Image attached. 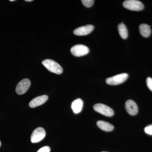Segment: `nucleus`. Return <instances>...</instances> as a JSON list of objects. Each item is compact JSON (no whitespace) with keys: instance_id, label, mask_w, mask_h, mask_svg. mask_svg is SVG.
Masks as SVG:
<instances>
[{"instance_id":"nucleus-1","label":"nucleus","mask_w":152,"mask_h":152,"mask_svg":"<svg viewBox=\"0 0 152 152\" xmlns=\"http://www.w3.org/2000/svg\"><path fill=\"white\" fill-rule=\"evenodd\" d=\"M44 66L47 68L50 72L54 73L60 75L63 72V69L62 67L53 60L45 59L42 62Z\"/></svg>"},{"instance_id":"nucleus-2","label":"nucleus","mask_w":152,"mask_h":152,"mask_svg":"<svg viewBox=\"0 0 152 152\" xmlns=\"http://www.w3.org/2000/svg\"><path fill=\"white\" fill-rule=\"evenodd\" d=\"M123 6L125 8L132 11H140L143 10V4L137 0H127L123 3Z\"/></svg>"},{"instance_id":"nucleus-3","label":"nucleus","mask_w":152,"mask_h":152,"mask_svg":"<svg viewBox=\"0 0 152 152\" xmlns=\"http://www.w3.org/2000/svg\"><path fill=\"white\" fill-rule=\"evenodd\" d=\"M95 111L98 112L104 115L107 117H112L114 115L113 110L109 106L104 104L98 103L94 106Z\"/></svg>"},{"instance_id":"nucleus-4","label":"nucleus","mask_w":152,"mask_h":152,"mask_svg":"<svg viewBox=\"0 0 152 152\" xmlns=\"http://www.w3.org/2000/svg\"><path fill=\"white\" fill-rule=\"evenodd\" d=\"M129 75L127 73L119 74L117 75L108 78L106 79V82L108 84L113 86L119 85L126 81Z\"/></svg>"},{"instance_id":"nucleus-5","label":"nucleus","mask_w":152,"mask_h":152,"mask_svg":"<svg viewBox=\"0 0 152 152\" xmlns=\"http://www.w3.org/2000/svg\"><path fill=\"white\" fill-rule=\"evenodd\" d=\"M89 49L86 45H77L72 47L71 52L72 54L76 57H81L88 54Z\"/></svg>"},{"instance_id":"nucleus-6","label":"nucleus","mask_w":152,"mask_h":152,"mask_svg":"<svg viewBox=\"0 0 152 152\" xmlns=\"http://www.w3.org/2000/svg\"><path fill=\"white\" fill-rule=\"evenodd\" d=\"M45 136V131L43 128H37L32 133L31 137V142L33 143L38 142L42 140Z\"/></svg>"},{"instance_id":"nucleus-7","label":"nucleus","mask_w":152,"mask_h":152,"mask_svg":"<svg viewBox=\"0 0 152 152\" xmlns=\"http://www.w3.org/2000/svg\"><path fill=\"white\" fill-rule=\"evenodd\" d=\"M31 86V82L28 79H24L20 81L17 86L16 92L18 94L22 95L26 92Z\"/></svg>"},{"instance_id":"nucleus-8","label":"nucleus","mask_w":152,"mask_h":152,"mask_svg":"<svg viewBox=\"0 0 152 152\" xmlns=\"http://www.w3.org/2000/svg\"><path fill=\"white\" fill-rule=\"evenodd\" d=\"M94 29L93 25H88L77 28L74 30V34L77 36H86L91 32Z\"/></svg>"},{"instance_id":"nucleus-9","label":"nucleus","mask_w":152,"mask_h":152,"mask_svg":"<svg viewBox=\"0 0 152 152\" xmlns=\"http://www.w3.org/2000/svg\"><path fill=\"white\" fill-rule=\"evenodd\" d=\"M125 108L128 113L131 115H135L138 112V108L137 104L132 100H129L126 102Z\"/></svg>"},{"instance_id":"nucleus-10","label":"nucleus","mask_w":152,"mask_h":152,"mask_svg":"<svg viewBox=\"0 0 152 152\" xmlns=\"http://www.w3.org/2000/svg\"><path fill=\"white\" fill-rule=\"evenodd\" d=\"M48 97L47 95H42L37 97L30 102L29 105L31 108H34L45 103L48 100Z\"/></svg>"},{"instance_id":"nucleus-11","label":"nucleus","mask_w":152,"mask_h":152,"mask_svg":"<svg viewBox=\"0 0 152 152\" xmlns=\"http://www.w3.org/2000/svg\"><path fill=\"white\" fill-rule=\"evenodd\" d=\"M83 104V102L81 99H77L74 100L71 105L72 110L74 113L75 114H78L81 111Z\"/></svg>"},{"instance_id":"nucleus-12","label":"nucleus","mask_w":152,"mask_h":152,"mask_svg":"<svg viewBox=\"0 0 152 152\" xmlns=\"http://www.w3.org/2000/svg\"><path fill=\"white\" fill-rule=\"evenodd\" d=\"M97 125L101 129L105 132H111L114 129L113 125L104 121H98L97 122Z\"/></svg>"},{"instance_id":"nucleus-13","label":"nucleus","mask_w":152,"mask_h":152,"mask_svg":"<svg viewBox=\"0 0 152 152\" xmlns=\"http://www.w3.org/2000/svg\"><path fill=\"white\" fill-rule=\"evenodd\" d=\"M139 31L141 35L144 37H148L151 33L150 26L146 24H142L139 26Z\"/></svg>"},{"instance_id":"nucleus-14","label":"nucleus","mask_w":152,"mask_h":152,"mask_svg":"<svg viewBox=\"0 0 152 152\" xmlns=\"http://www.w3.org/2000/svg\"><path fill=\"white\" fill-rule=\"evenodd\" d=\"M118 30L121 37L123 39H127L128 37V31L126 25L124 23H121L118 25Z\"/></svg>"},{"instance_id":"nucleus-15","label":"nucleus","mask_w":152,"mask_h":152,"mask_svg":"<svg viewBox=\"0 0 152 152\" xmlns=\"http://www.w3.org/2000/svg\"><path fill=\"white\" fill-rule=\"evenodd\" d=\"M81 1L85 7L90 8L93 5L94 1V0H82Z\"/></svg>"},{"instance_id":"nucleus-16","label":"nucleus","mask_w":152,"mask_h":152,"mask_svg":"<svg viewBox=\"0 0 152 152\" xmlns=\"http://www.w3.org/2000/svg\"><path fill=\"white\" fill-rule=\"evenodd\" d=\"M145 132L149 135H152V124L148 125L145 128Z\"/></svg>"},{"instance_id":"nucleus-17","label":"nucleus","mask_w":152,"mask_h":152,"mask_svg":"<svg viewBox=\"0 0 152 152\" xmlns=\"http://www.w3.org/2000/svg\"><path fill=\"white\" fill-rule=\"evenodd\" d=\"M146 83L148 88L151 91H152V78L148 77L147 78L146 80Z\"/></svg>"},{"instance_id":"nucleus-18","label":"nucleus","mask_w":152,"mask_h":152,"mask_svg":"<svg viewBox=\"0 0 152 152\" xmlns=\"http://www.w3.org/2000/svg\"><path fill=\"white\" fill-rule=\"evenodd\" d=\"M50 148L48 146H45L41 148L37 152H50Z\"/></svg>"},{"instance_id":"nucleus-19","label":"nucleus","mask_w":152,"mask_h":152,"mask_svg":"<svg viewBox=\"0 0 152 152\" xmlns=\"http://www.w3.org/2000/svg\"><path fill=\"white\" fill-rule=\"evenodd\" d=\"M27 1V2H31V1H32L33 0H26V1Z\"/></svg>"},{"instance_id":"nucleus-20","label":"nucleus","mask_w":152,"mask_h":152,"mask_svg":"<svg viewBox=\"0 0 152 152\" xmlns=\"http://www.w3.org/2000/svg\"><path fill=\"white\" fill-rule=\"evenodd\" d=\"M10 1H15V0H10Z\"/></svg>"},{"instance_id":"nucleus-21","label":"nucleus","mask_w":152,"mask_h":152,"mask_svg":"<svg viewBox=\"0 0 152 152\" xmlns=\"http://www.w3.org/2000/svg\"><path fill=\"white\" fill-rule=\"evenodd\" d=\"M1 146V142L0 141V147Z\"/></svg>"},{"instance_id":"nucleus-22","label":"nucleus","mask_w":152,"mask_h":152,"mask_svg":"<svg viewBox=\"0 0 152 152\" xmlns=\"http://www.w3.org/2000/svg\"></svg>"}]
</instances>
